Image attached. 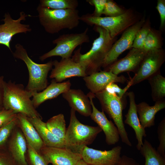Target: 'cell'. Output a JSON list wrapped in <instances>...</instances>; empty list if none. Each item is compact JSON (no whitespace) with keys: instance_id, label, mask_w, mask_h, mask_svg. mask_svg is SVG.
Segmentation results:
<instances>
[{"instance_id":"obj_1","label":"cell","mask_w":165,"mask_h":165,"mask_svg":"<svg viewBox=\"0 0 165 165\" xmlns=\"http://www.w3.org/2000/svg\"><path fill=\"white\" fill-rule=\"evenodd\" d=\"M94 29L99 33V36L94 40L90 50L82 54L80 53V47L75 52L72 58L85 66L87 75L98 72L115 40V38H112L108 31L103 28L94 25Z\"/></svg>"},{"instance_id":"obj_2","label":"cell","mask_w":165,"mask_h":165,"mask_svg":"<svg viewBox=\"0 0 165 165\" xmlns=\"http://www.w3.org/2000/svg\"><path fill=\"white\" fill-rule=\"evenodd\" d=\"M32 93L24 86L10 80L5 81L3 99L4 108L13 111L16 114H23L28 118H42L34 107L31 98Z\"/></svg>"},{"instance_id":"obj_3","label":"cell","mask_w":165,"mask_h":165,"mask_svg":"<svg viewBox=\"0 0 165 165\" xmlns=\"http://www.w3.org/2000/svg\"><path fill=\"white\" fill-rule=\"evenodd\" d=\"M102 131L98 126L81 123L76 117L75 111L71 108L70 122L66 128L64 140V148L81 154L84 148L91 144Z\"/></svg>"},{"instance_id":"obj_4","label":"cell","mask_w":165,"mask_h":165,"mask_svg":"<svg viewBox=\"0 0 165 165\" xmlns=\"http://www.w3.org/2000/svg\"><path fill=\"white\" fill-rule=\"evenodd\" d=\"M37 10L41 24L47 33L54 34L64 29H72L79 24L80 16L76 9H53L38 5Z\"/></svg>"},{"instance_id":"obj_5","label":"cell","mask_w":165,"mask_h":165,"mask_svg":"<svg viewBox=\"0 0 165 165\" xmlns=\"http://www.w3.org/2000/svg\"><path fill=\"white\" fill-rule=\"evenodd\" d=\"M14 57L22 60L26 64L29 73V80L25 88L32 93L40 92L48 86L47 76L52 69L53 61L43 64L37 63L28 56L26 50L20 44L15 45Z\"/></svg>"},{"instance_id":"obj_6","label":"cell","mask_w":165,"mask_h":165,"mask_svg":"<svg viewBox=\"0 0 165 165\" xmlns=\"http://www.w3.org/2000/svg\"><path fill=\"white\" fill-rule=\"evenodd\" d=\"M140 20L137 13L131 9L116 16L96 17L92 16L91 14L87 13L80 18V20L88 25H94L106 29L112 38H115Z\"/></svg>"},{"instance_id":"obj_7","label":"cell","mask_w":165,"mask_h":165,"mask_svg":"<svg viewBox=\"0 0 165 165\" xmlns=\"http://www.w3.org/2000/svg\"><path fill=\"white\" fill-rule=\"evenodd\" d=\"M94 94L100 102L102 110L113 120L118 128L122 142L131 146L132 144L128 138L123 121V111L125 106L122 99L116 94L109 93L105 89Z\"/></svg>"},{"instance_id":"obj_8","label":"cell","mask_w":165,"mask_h":165,"mask_svg":"<svg viewBox=\"0 0 165 165\" xmlns=\"http://www.w3.org/2000/svg\"><path fill=\"white\" fill-rule=\"evenodd\" d=\"M88 28L81 33L64 34L60 35L53 41L56 46L39 57L42 61L50 57L59 56L62 59L71 58L73 52L78 46L90 41L87 34Z\"/></svg>"},{"instance_id":"obj_9","label":"cell","mask_w":165,"mask_h":165,"mask_svg":"<svg viewBox=\"0 0 165 165\" xmlns=\"http://www.w3.org/2000/svg\"><path fill=\"white\" fill-rule=\"evenodd\" d=\"M145 21L144 17L123 33L120 38L112 45L104 60L102 67L106 69L116 61L123 52L131 48L137 32Z\"/></svg>"},{"instance_id":"obj_10","label":"cell","mask_w":165,"mask_h":165,"mask_svg":"<svg viewBox=\"0 0 165 165\" xmlns=\"http://www.w3.org/2000/svg\"><path fill=\"white\" fill-rule=\"evenodd\" d=\"M165 61V52L162 48L148 51L134 77L130 80L133 86L148 79L160 71Z\"/></svg>"},{"instance_id":"obj_11","label":"cell","mask_w":165,"mask_h":165,"mask_svg":"<svg viewBox=\"0 0 165 165\" xmlns=\"http://www.w3.org/2000/svg\"><path fill=\"white\" fill-rule=\"evenodd\" d=\"M52 69L50 78L60 82L69 78L73 77H84L87 75L85 66L82 64L76 62L72 58L62 59L59 61H53Z\"/></svg>"},{"instance_id":"obj_12","label":"cell","mask_w":165,"mask_h":165,"mask_svg":"<svg viewBox=\"0 0 165 165\" xmlns=\"http://www.w3.org/2000/svg\"><path fill=\"white\" fill-rule=\"evenodd\" d=\"M20 15L19 18L14 20L8 13H6L2 20L4 23L0 25V44L5 46L11 52L10 44L13 37L17 34L26 33L31 31L29 25L21 22L25 20L28 15L23 12H20Z\"/></svg>"},{"instance_id":"obj_13","label":"cell","mask_w":165,"mask_h":165,"mask_svg":"<svg viewBox=\"0 0 165 165\" xmlns=\"http://www.w3.org/2000/svg\"><path fill=\"white\" fill-rule=\"evenodd\" d=\"M122 147L117 146L109 150L102 151L85 146L82 159L89 165H116L121 156Z\"/></svg>"},{"instance_id":"obj_14","label":"cell","mask_w":165,"mask_h":165,"mask_svg":"<svg viewBox=\"0 0 165 165\" xmlns=\"http://www.w3.org/2000/svg\"><path fill=\"white\" fill-rule=\"evenodd\" d=\"M87 95L92 108L90 118L104 132L107 144L109 145L115 144L119 141L120 137L118 128L112 121L107 118L103 111L101 112L96 107L93 102V99L95 97V94L90 92Z\"/></svg>"},{"instance_id":"obj_15","label":"cell","mask_w":165,"mask_h":165,"mask_svg":"<svg viewBox=\"0 0 165 165\" xmlns=\"http://www.w3.org/2000/svg\"><path fill=\"white\" fill-rule=\"evenodd\" d=\"M47 163L52 165H75L82 159L80 154L64 148L44 146L40 151Z\"/></svg>"},{"instance_id":"obj_16","label":"cell","mask_w":165,"mask_h":165,"mask_svg":"<svg viewBox=\"0 0 165 165\" xmlns=\"http://www.w3.org/2000/svg\"><path fill=\"white\" fill-rule=\"evenodd\" d=\"M147 52L142 49L132 48L125 57L117 60L104 70L111 71L117 75L125 72L136 73Z\"/></svg>"},{"instance_id":"obj_17","label":"cell","mask_w":165,"mask_h":165,"mask_svg":"<svg viewBox=\"0 0 165 165\" xmlns=\"http://www.w3.org/2000/svg\"><path fill=\"white\" fill-rule=\"evenodd\" d=\"M83 79L87 88L94 94L105 90L110 83H124L128 81L123 75L118 76L111 71L105 70L87 75Z\"/></svg>"},{"instance_id":"obj_18","label":"cell","mask_w":165,"mask_h":165,"mask_svg":"<svg viewBox=\"0 0 165 165\" xmlns=\"http://www.w3.org/2000/svg\"><path fill=\"white\" fill-rule=\"evenodd\" d=\"M7 145V150L17 165H28L26 160L27 143L17 126L13 131Z\"/></svg>"},{"instance_id":"obj_19","label":"cell","mask_w":165,"mask_h":165,"mask_svg":"<svg viewBox=\"0 0 165 165\" xmlns=\"http://www.w3.org/2000/svg\"><path fill=\"white\" fill-rule=\"evenodd\" d=\"M71 108L86 117L90 116L92 111L89 99L81 90L70 89L62 94Z\"/></svg>"},{"instance_id":"obj_20","label":"cell","mask_w":165,"mask_h":165,"mask_svg":"<svg viewBox=\"0 0 165 165\" xmlns=\"http://www.w3.org/2000/svg\"><path fill=\"white\" fill-rule=\"evenodd\" d=\"M129 101V108L125 115L126 119L124 123L129 125L134 130L137 141V149L140 150L143 144V138L146 134L145 129L141 125L139 120L136 109L135 96L133 91L127 93Z\"/></svg>"},{"instance_id":"obj_21","label":"cell","mask_w":165,"mask_h":165,"mask_svg":"<svg viewBox=\"0 0 165 165\" xmlns=\"http://www.w3.org/2000/svg\"><path fill=\"white\" fill-rule=\"evenodd\" d=\"M71 85L69 80L58 82L53 79L44 90L32 93L31 100L34 107L36 108L45 101L57 97L71 89Z\"/></svg>"},{"instance_id":"obj_22","label":"cell","mask_w":165,"mask_h":165,"mask_svg":"<svg viewBox=\"0 0 165 165\" xmlns=\"http://www.w3.org/2000/svg\"><path fill=\"white\" fill-rule=\"evenodd\" d=\"M18 127L21 131L27 144L40 152L44 144L37 131L26 116L17 114Z\"/></svg>"},{"instance_id":"obj_23","label":"cell","mask_w":165,"mask_h":165,"mask_svg":"<svg viewBox=\"0 0 165 165\" xmlns=\"http://www.w3.org/2000/svg\"><path fill=\"white\" fill-rule=\"evenodd\" d=\"M165 108L164 99L155 102L154 105L152 106L145 102L136 104L138 119L142 127L145 129L154 125L156 114Z\"/></svg>"},{"instance_id":"obj_24","label":"cell","mask_w":165,"mask_h":165,"mask_svg":"<svg viewBox=\"0 0 165 165\" xmlns=\"http://www.w3.org/2000/svg\"><path fill=\"white\" fill-rule=\"evenodd\" d=\"M27 117L37 131L45 146L51 147H64V142L54 135L48 128L46 123L42 121V118Z\"/></svg>"},{"instance_id":"obj_25","label":"cell","mask_w":165,"mask_h":165,"mask_svg":"<svg viewBox=\"0 0 165 165\" xmlns=\"http://www.w3.org/2000/svg\"><path fill=\"white\" fill-rule=\"evenodd\" d=\"M140 150L145 159L144 165H165V157L159 153L147 140H145Z\"/></svg>"},{"instance_id":"obj_26","label":"cell","mask_w":165,"mask_h":165,"mask_svg":"<svg viewBox=\"0 0 165 165\" xmlns=\"http://www.w3.org/2000/svg\"><path fill=\"white\" fill-rule=\"evenodd\" d=\"M147 79L151 86L152 100L156 102L164 99L165 97V78L161 75L160 71Z\"/></svg>"},{"instance_id":"obj_27","label":"cell","mask_w":165,"mask_h":165,"mask_svg":"<svg viewBox=\"0 0 165 165\" xmlns=\"http://www.w3.org/2000/svg\"><path fill=\"white\" fill-rule=\"evenodd\" d=\"M48 128L64 142L66 130L64 116L61 113L54 116L46 123Z\"/></svg>"},{"instance_id":"obj_28","label":"cell","mask_w":165,"mask_h":165,"mask_svg":"<svg viewBox=\"0 0 165 165\" xmlns=\"http://www.w3.org/2000/svg\"><path fill=\"white\" fill-rule=\"evenodd\" d=\"M79 5L77 0H41L39 6L53 9H76Z\"/></svg>"},{"instance_id":"obj_29","label":"cell","mask_w":165,"mask_h":165,"mask_svg":"<svg viewBox=\"0 0 165 165\" xmlns=\"http://www.w3.org/2000/svg\"><path fill=\"white\" fill-rule=\"evenodd\" d=\"M161 32L151 28L144 42L142 48L145 51H149L162 48V40Z\"/></svg>"},{"instance_id":"obj_30","label":"cell","mask_w":165,"mask_h":165,"mask_svg":"<svg viewBox=\"0 0 165 165\" xmlns=\"http://www.w3.org/2000/svg\"><path fill=\"white\" fill-rule=\"evenodd\" d=\"M17 117L0 127V149L6 148L9 139L14 129L17 126Z\"/></svg>"},{"instance_id":"obj_31","label":"cell","mask_w":165,"mask_h":165,"mask_svg":"<svg viewBox=\"0 0 165 165\" xmlns=\"http://www.w3.org/2000/svg\"><path fill=\"white\" fill-rule=\"evenodd\" d=\"M151 28L149 20L145 21L143 25L137 32L131 48L142 49L145 39Z\"/></svg>"},{"instance_id":"obj_32","label":"cell","mask_w":165,"mask_h":165,"mask_svg":"<svg viewBox=\"0 0 165 165\" xmlns=\"http://www.w3.org/2000/svg\"><path fill=\"white\" fill-rule=\"evenodd\" d=\"M26 160L28 165H48L40 152L37 151L28 144Z\"/></svg>"},{"instance_id":"obj_33","label":"cell","mask_w":165,"mask_h":165,"mask_svg":"<svg viewBox=\"0 0 165 165\" xmlns=\"http://www.w3.org/2000/svg\"><path fill=\"white\" fill-rule=\"evenodd\" d=\"M125 11L113 1L107 0L103 14L106 16H116L122 14Z\"/></svg>"},{"instance_id":"obj_34","label":"cell","mask_w":165,"mask_h":165,"mask_svg":"<svg viewBox=\"0 0 165 165\" xmlns=\"http://www.w3.org/2000/svg\"><path fill=\"white\" fill-rule=\"evenodd\" d=\"M157 134L159 145L157 151L165 157V118L160 122L158 127Z\"/></svg>"},{"instance_id":"obj_35","label":"cell","mask_w":165,"mask_h":165,"mask_svg":"<svg viewBox=\"0 0 165 165\" xmlns=\"http://www.w3.org/2000/svg\"><path fill=\"white\" fill-rule=\"evenodd\" d=\"M131 86L130 80L123 89L120 88L115 83H111L107 86L105 90L109 93L116 94L119 98L122 99L123 96Z\"/></svg>"},{"instance_id":"obj_36","label":"cell","mask_w":165,"mask_h":165,"mask_svg":"<svg viewBox=\"0 0 165 165\" xmlns=\"http://www.w3.org/2000/svg\"><path fill=\"white\" fill-rule=\"evenodd\" d=\"M17 114L4 108L0 110V127L16 118Z\"/></svg>"},{"instance_id":"obj_37","label":"cell","mask_w":165,"mask_h":165,"mask_svg":"<svg viewBox=\"0 0 165 165\" xmlns=\"http://www.w3.org/2000/svg\"><path fill=\"white\" fill-rule=\"evenodd\" d=\"M107 0H88L86 2L95 7V10L91 15L93 16L100 17L103 14Z\"/></svg>"},{"instance_id":"obj_38","label":"cell","mask_w":165,"mask_h":165,"mask_svg":"<svg viewBox=\"0 0 165 165\" xmlns=\"http://www.w3.org/2000/svg\"><path fill=\"white\" fill-rule=\"evenodd\" d=\"M0 165H17L6 148L0 149Z\"/></svg>"},{"instance_id":"obj_39","label":"cell","mask_w":165,"mask_h":165,"mask_svg":"<svg viewBox=\"0 0 165 165\" xmlns=\"http://www.w3.org/2000/svg\"><path fill=\"white\" fill-rule=\"evenodd\" d=\"M156 8L158 10L160 17V28L163 30L165 26V0H158Z\"/></svg>"},{"instance_id":"obj_40","label":"cell","mask_w":165,"mask_h":165,"mask_svg":"<svg viewBox=\"0 0 165 165\" xmlns=\"http://www.w3.org/2000/svg\"><path fill=\"white\" fill-rule=\"evenodd\" d=\"M116 165H139L133 158L123 155L121 156L118 162Z\"/></svg>"},{"instance_id":"obj_41","label":"cell","mask_w":165,"mask_h":165,"mask_svg":"<svg viewBox=\"0 0 165 165\" xmlns=\"http://www.w3.org/2000/svg\"><path fill=\"white\" fill-rule=\"evenodd\" d=\"M5 81L4 76H0V110L3 108V99Z\"/></svg>"},{"instance_id":"obj_42","label":"cell","mask_w":165,"mask_h":165,"mask_svg":"<svg viewBox=\"0 0 165 165\" xmlns=\"http://www.w3.org/2000/svg\"><path fill=\"white\" fill-rule=\"evenodd\" d=\"M75 165H89L82 159L79 160Z\"/></svg>"}]
</instances>
